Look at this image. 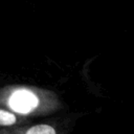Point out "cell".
<instances>
[{"label": "cell", "mask_w": 134, "mask_h": 134, "mask_svg": "<svg viewBox=\"0 0 134 134\" xmlns=\"http://www.w3.org/2000/svg\"><path fill=\"white\" fill-rule=\"evenodd\" d=\"M9 107L19 113H28L38 105L37 96L25 89H20L15 91L8 99Z\"/></svg>", "instance_id": "cell-1"}, {"label": "cell", "mask_w": 134, "mask_h": 134, "mask_svg": "<svg viewBox=\"0 0 134 134\" xmlns=\"http://www.w3.org/2000/svg\"><path fill=\"white\" fill-rule=\"evenodd\" d=\"M25 134H55V130L49 125H37L29 128Z\"/></svg>", "instance_id": "cell-2"}, {"label": "cell", "mask_w": 134, "mask_h": 134, "mask_svg": "<svg viewBox=\"0 0 134 134\" xmlns=\"http://www.w3.org/2000/svg\"><path fill=\"white\" fill-rule=\"evenodd\" d=\"M16 122V116L5 110H0V126H10Z\"/></svg>", "instance_id": "cell-3"}]
</instances>
